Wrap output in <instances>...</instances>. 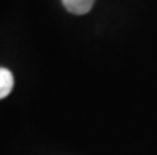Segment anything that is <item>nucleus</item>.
I'll return each mask as SVG.
<instances>
[{"label":"nucleus","mask_w":157,"mask_h":155,"mask_svg":"<svg viewBox=\"0 0 157 155\" xmlns=\"http://www.w3.org/2000/svg\"><path fill=\"white\" fill-rule=\"evenodd\" d=\"M95 0H62L63 6L73 14H86L90 11Z\"/></svg>","instance_id":"1"},{"label":"nucleus","mask_w":157,"mask_h":155,"mask_svg":"<svg viewBox=\"0 0 157 155\" xmlns=\"http://www.w3.org/2000/svg\"><path fill=\"white\" fill-rule=\"evenodd\" d=\"M14 86V78L13 73L6 68H0V100L10 95Z\"/></svg>","instance_id":"2"}]
</instances>
